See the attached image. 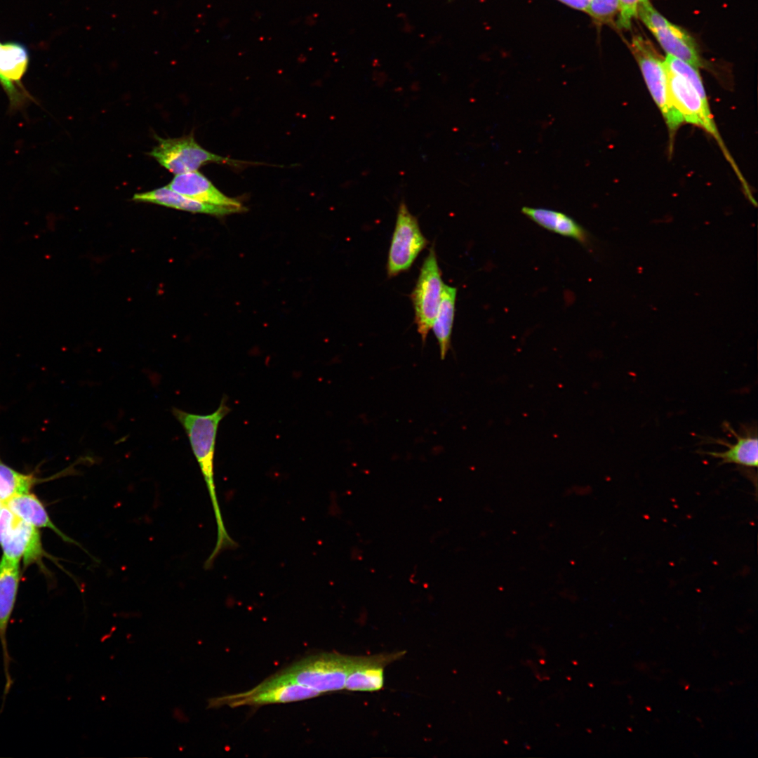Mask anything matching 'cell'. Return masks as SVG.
<instances>
[{
    "label": "cell",
    "mask_w": 758,
    "mask_h": 758,
    "mask_svg": "<svg viewBox=\"0 0 758 758\" xmlns=\"http://www.w3.org/2000/svg\"><path fill=\"white\" fill-rule=\"evenodd\" d=\"M227 398L224 396L217 409L209 414L189 413L176 407L172 413L185 430L196 460L205 481L213 506L217 525L215 545L206 564L211 566L217 556L223 550L234 549L237 543L230 536L225 528L217 498L214 481V454L217 431L220 421L230 412Z\"/></svg>",
    "instance_id": "6da1fadb"
},
{
    "label": "cell",
    "mask_w": 758,
    "mask_h": 758,
    "mask_svg": "<svg viewBox=\"0 0 758 758\" xmlns=\"http://www.w3.org/2000/svg\"><path fill=\"white\" fill-rule=\"evenodd\" d=\"M356 656L321 653L302 658L276 674L281 679L312 689L320 694L345 689Z\"/></svg>",
    "instance_id": "7a4b0ae2"
},
{
    "label": "cell",
    "mask_w": 758,
    "mask_h": 758,
    "mask_svg": "<svg viewBox=\"0 0 758 758\" xmlns=\"http://www.w3.org/2000/svg\"><path fill=\"white\" fill-rule=\"evenodd\" d=\"M630 48L639 65L648 89L663 114L670 133L674 134L684 121L672 102L664 60L650 42L641 36L633 37Z\"/></svg>",
    "instance_id": "3957f363"
},
{
    "label": "cell",
    "mask_w": 758,
    "mask_h": 758,
    "mask_svg": "<svg viewBox=\"0 0 758 758\" xmlns=\"http://www.w3.org/2000/svg\"><path fill=\"white\" fill-rule=\"evenodd\" d=\"M157 145L148 153L171 173L178 175L196 171L208 163L239 167L252 162L235 160L217 155L204 149L192 134L177 138L157 137Z\"/></svg>",
    "instance_id": "277c9868"
},
{
    "label": "cell",
    "mask_w": 758,
    "mask_h": 758,
    "mask_svg": "<svg viewBox=\"0 0 758 758\" xmlns=\"http://www.w3.org/2000/svg\"><path fill=\"white\" fill-rule=\"evenodd\" d=\"M319 695L321 694L312 689L285 681L274 674L251 690L210 698L208 707H238L287 703L315 698Z\"/></svg>",
    "instance_id": "5b68a950"
},
{
    "label": "cell",
    "mask_w": 758,
    "mask_h": 758,
    "mask_svg": "<svg viewBox=\"0 0 758 758\" xmlns=\"http://www.w3.org/2000/svg\"><path fill=\"white\" fill-rule=\"evenodd\" d=\"M444 282L434 246L425 258L411 299L415 311L418 332L425 343L441 300Z\"/></svg>",
    "instance_id": "8992f818"
},
{
    "label": "cell",
    "mask_w": 758,
    "mask_h": 758,
    "mask_svg": "<svg viewBox=\"0 0 758 758\" xmlns=\"http://www.w3.org/2000/svg\"><path fill=\"white\" fill-rule=\"evenodd\" d=\"M427 244L428 241L420 230L417 218L401 201L389 250L387 265L388 277H395L408 270Z\"/></svg>",
    "instance_id": "52a82bcc"
},
{
    "label": "cell",
    "mask_w": 758,
    "mask_h": 758,
    "mask_svg": "<svg viewBox=\"0 0 758 758\" xmlns=\"http://www.w3.org/2000/svg\"><path fill=\"white\" fill-rule=\"evenodd\" d=\"M0 545L3 556L30 565L44 555L37 528L17 517L5 505L0 512Z\"/></svg>",
    "instance_id": "ba28073f"
},
{
    "label": "cell",
    "mask_w": 758,
    "mask_h": 758,
    "mask_svg": "<svg viewBox=\"0 0 758 758\" xmlns=\"http://www.w3.org/2000/svg\"><path fill=\"white\" fill-rule=\"evenodd\" d=\"M637 15L653 33L667 55L679 59L693 67H703V60L691 36L683 29L670 22L644 0L639 7Z\"/></svg>",
    "instance_id": "9c48e42d"
},
{
    "label": "cell",
    "mask_w": 758,
    "mask_h": 758,
    "mask_svg": "<svg viewBox=\"0 0 758 758\" xmlns=\"http://www.w3.org/2000/svg\"><path fill=\"white\" fill-rule=\"evenodd\" d=\"M668 88L672 102L681 114L684 121L698 126L719 142L724 149L717 128L710 113L709 104L703 100L693 85L684 77L666 67Z\"/></svg>",
    "instance_id": "30bf717a"
},
{
    "label": "cell",
    "mask_w": 758,
    "mask_h": 758,
    "mask_svg": "<svg viewBox=\"0 0 758 758\" xmlns=\"http://www.w3.org/2000/svg\"><path fill=\"white\" fill-rule=\"evenodd\" d=\"M29 63V51L24 44L16 41L0 42V85L13 109L21 107L32 99L22 83Z\"/></svg>",
    "instance_id": "8fae6325"
},
{
    "label": "cell",
    "mask_w": 758,
    "mask_h": 758,
    "mask_svg": "<svg viewBox=\"0 0 758 758\" xmlns=\"http://www.w3.org/2000/svg\"><path fill=\"white\" fill-rule=\"evenodd\" d=\"M20 561L2 557L0 561V643L1 646L5 686L4 701L13 684L10 665L11 658L8 653L7 629L16 601L20 580Z\"/></svg>",
    "instance_id": "7c38bea8"
},
{
    "label": "cell",
    "mask_w": 758,
    "mask_h": 758,
    "mask_svg": "<svg viewBox=\"0 0 758 758\" xmlns=\"http://www.w3.org/2000/svg\"><path fill=\"white\" fill-rule=\"evenodd\" d=\"M725 428L736 438L732 442L722 439L708 438L710 444H717L726 446L724 451H704L703 454L720 459L722 464H736L746 467L757 468L758 465V441L756 426H743L739 433L736 432L729 424L724 423Z\"/></svg>",
    "instance_id": "4fadbf2b"
},
{
    "label": "cell",
    "mask_w": 758,
    "mask_h": 758,
    "mask_svg": "<svg viewBox=\"0 0 758 758\" xmlns=\"http://www.w3.org/2000/svg\"><path fill=\"white\" fill-rule=\"evenodd\" d=\"M404 651L370 656H356L346 678L345 689L353 691H375L384 684V667L401 658Z\"/></svg>",
    "instance_id": "5bb4252c"
},
{
    "label": "cell",
    "mask_w": 758,
    "mask_h": 758,
    "mask_svg": "<svg viewBox=\"0 0 758 758\" xmlns=\"http://www.w3.org/2000/svg\"><path fill=\"white\" fill-rule=\"evenodd\" d=\"M132 200L159 204L194 213H204L215 216H225L246 211V208L244 206H222L196 201L171 190L167 186L146 192L136 193L133 195Z\"/></svg>",
    "instance_id": "9a60e30c"
},
{
    "label": "cell",
    "mask_w": 758,
    "mask_h": 758,
    "mask_svg": "<svg viewBox=\"0 0 758 758\" xmlns=\"http://www.w3.org/2000/svg\"><path fill=\"white\" fill-rule=\"evenodd\" d=\"M167 187L180 194L201 202L222 206H243L237 199L221 192L197 171L175 175Z\"/></svg>",
    "instance_id": "2e32d148"
},
{
    "label": "cell",
    "mask_w": 758,
    "mask_h": 758,
    "mask_svg": "<svg viewBox=\"0 0 758 758\" xmlns=\"http://www.w3.org/2000/svg\"><path fill=\"white\" fill-rule=\"evenodd\" d=\"M17 517L36 528H48L53 531L64 541L78 544L64 534L51 520L44 505L30 492L14 496L4 504Z\"/></svg>",
    "instance_id": "e0dca14e"
},
{
    "label": "cell",
    "mask_w": 758,
    "mask_h": 758,
    "mask_svg": "<svg viewBox=\"0 0 758 758\" xmlns=\"http://www.w3.org/2000/svg\"><path fill=\"white\" fill-rule=\"evenodd\" d=\"M522 213L550 231L564 237H571L585 244L587 235L585 230L567 215L553 210L542 208L523 207Z\"/></svg>",
    "instance_id": "ac0fdd59"
},
{
    "label": "cell",
    "mask_w": 758,
    "mask_h": 758,
    "mask_svg": "<svg viewBox=\"0 0 758 758\" xmlns=\"http://www.w3.org/2000/svg\"><path fill=\"white\" fill-rule=\"evenodd\" d=\"M456 294V288L444 283L439 307L432 326L439 344L441 359L445 358L451 347Z\"/></svg>",
    "instance_id": "d6986e66"
},
{
    "label": "cell",
    "mask_w": 758,
    "mask_h": 758,
    "mask_svg": "<svg viewBox=\"0 0 758 758\" xmlns=\"http://www.w3.org/2000/svg\"><path fill=\"white\" fill-rule=\"evenodd\" d=\"M39 481L34 473L20 472L3 463L0 458V502L5 504L15 496L30 492Z\"/></svg>",
    "instance_id": "ffe728a7"
},
{
    "label": "cell",
    "mask_w": 758,
    "mask_h": 758,
    "mask_svg": "<svg viewBox=\"0 0 758 758\" xmlns=\"http://www.w3.org/2000/svg\"><path fill=\"white\" fill-rule=\"evenodd\" d=\"M586 13L597 22H611L619 13L618 0H591Z\"/></svg>",
    "instance_id": "44dd1931"
},
{
    "label": "cell",
    "mask_w": 758,
    "mask_h": 758,
    "mask_svg": "<svg viewBox=\"0 0 758 758\" xmlns=\"http://www.w3.org/2000/svg\"><path fill=\"white\" fill-rule=\"evenodd\" d=\"M644 0H618L619 13L618 25L621 28L629 29L633 18L638 17V9Z\"/></svg>",
    "instance_id": "7402d4cb"
},
{
    "label": "cell",
    "mask_w": 758,
    "mask_h": 758,
    "mask_svg": "<svg viewBox=\"0 0 758 758\" xmlns=\"http://www.w3.org/2000/svg\"><path fill=\"white\" fill-rule=\"evenodd\" d=\"M573 8L586 12L591 0H558Z\"/></svg>",
    "instance_id": "603a6c76"
},
{
    "label": "cell",
    "mask_w": 758,
    "mask_h": 758,
    "mask_svg": "<svg viewBox=\"0 0 758 758\" xmlns=\"http://www.w3.org/2000/svg\"><path fill=\"white\" fill-rule=\"evenodd\" d=\"M4 506V504L3 503L0 502V512H1V509H2V507Z\"/></svg>",
    "instance_id": "cb8c5ba5"
}]
</instances>
